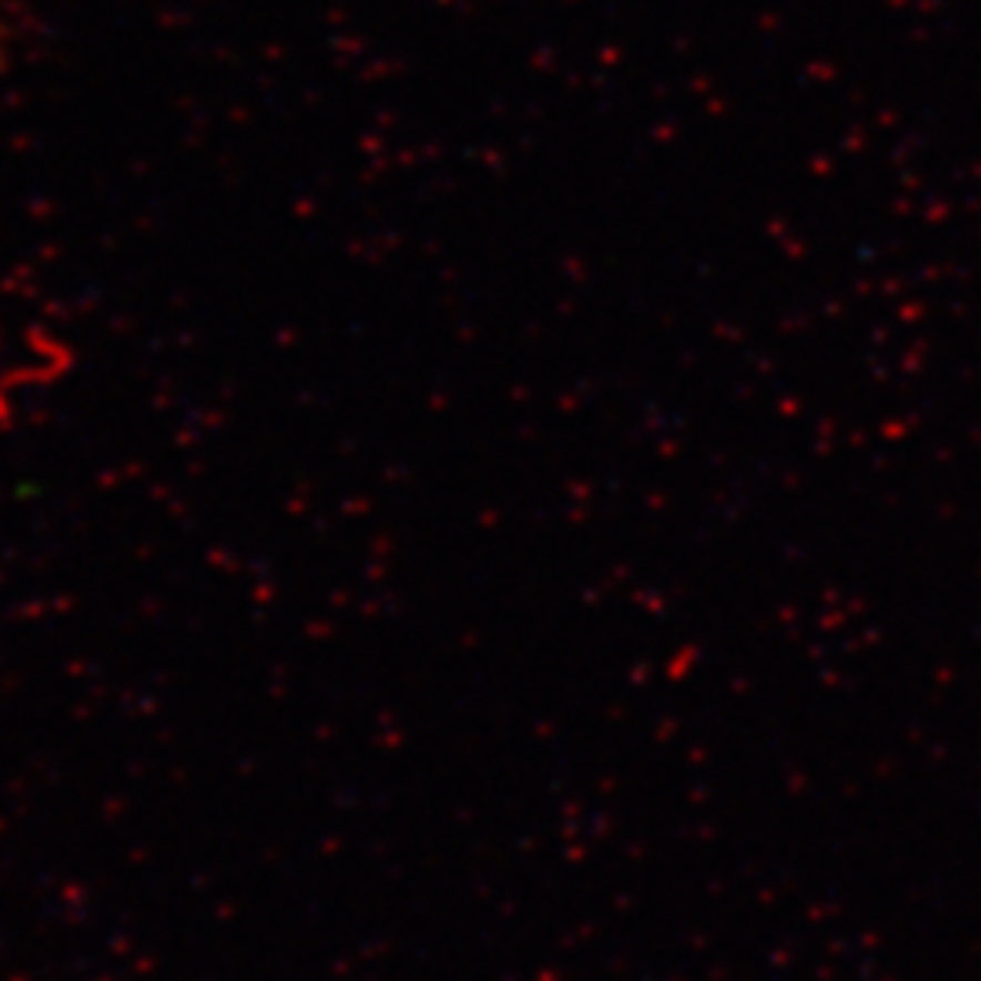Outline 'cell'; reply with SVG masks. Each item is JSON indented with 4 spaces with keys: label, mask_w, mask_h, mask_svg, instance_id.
<instances>
[{
    "label": "cell",
    "mask_w": 981,
    "mask_h": 981,
    "mask_svg": "<svg viewBox=\"0 0 981 981\" xmlns=\"http://www.w3.org/2000/svg\"><path fill=\"white\" fill-rule=\"evenodd\" d=\"M0 41H4V30H0Z\"/></svg>",
    "instance_id": "1"
}]
</instances>
